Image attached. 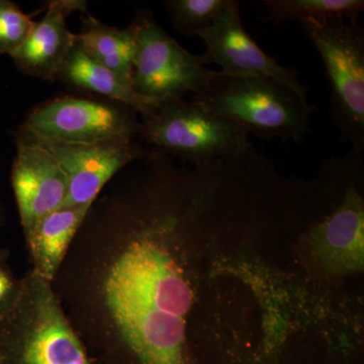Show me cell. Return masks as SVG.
Instances as JSON below:
<instances>
[{"label":"cell","instance_id":"obj_1","mask_svg":"<svg viewBox=\"0 0 364 364\" xmlns=\"http://www.w3.org/2000/svg\"><path fill=\"white\" fill-rule=\"evenodd\" d=\"M193 100L249 135L299 143L310 133L315 107L274 79L215 71Z\"/></svg>","mask_w":364,"mask_h":364},{"label":"cell","instance_id":"obj_2","mask_svg":"<svg viewBox=\"0 0 364 364\" xmlns=\"http://www.w3.org/2000/svg\"><path fill=\"white\" fill-rule=\"evenodd\" d=\"M107 308L141 364H191L186 353V317L191 287H105Z\"/></svg>","mask_w":364,"mask_h":364},{"label":"cell","instance_id":"obj_3","mask_svg":"<svg viewBox=\"0 0 364 364\" xmlns=\"http://www.w3.org/2000/svg\"><path fill=\"white\" fill-rule=\"evenodd\" d=\"M139 135L155 152L212 166L250 147L249 134L210 112L196 100L163 102L150 116L142 117Z\"/></svg>","mask_w":364,"mask_h":364},{"label":"cell","instance_id":"obj_4","mask_svg":"<svg viewBox=\"0 0 364 364\" xmlns=\"http://www.w3.org/2000/svg\"><path fill=\"white\" fill-rule=\"evenodd\" d=\"M304 32L324 62L330 117L343 142L364 152V30L358 20L306 23Z\"/></svg>","mask_w":364,"mask_h":364},{"label":"cell","instance_id":"obj_5","mask_svg":"<svg viewBox=\"0 0 364 364\" xmlns=\"http://www.w3.org/2000/svg\"><path fill=\"white\" fill-rule=\"evenodd\" d=\"M41 280L33 304L18 294L0 321V364H90L56 299Z\"/></svg>","mask_w":364,"mask_h":364},{"label":"cell","instance_id":"obj_6","mask_svg":"<svg viewBox=\"0 0 364 364\" xmlns=\"http://www.w3.org/2000/svg\"><path fill=\"white\" fill-rule=\"evenodd\" d=\"M136 52L132 87L138 95L161 104L203 90L215 71L202 57L186 51L158 25L150 11L136 14Z\"/></svg>","mask_w":364,"mask_h":364},{"label":"cell","instance_id":"obj_7","mask_svg":"<svg viewBox=\"0 0 364 364\" xmlns=\"http://www.w3.org/2000/svg\"><path fill=\"white\" fill-rule=\"evenodd\" d=\"M136 114L112 100L65 95L38 105L18 132L69 144L133 140L141 127Z\"/></svg>","mask_w":364,"mask_h":364},{"label":"cell","instance_id":"obj_8","mask_svg":"<svg viewBox=\"0 0 364 364\" xmlns=\"http://www.w3.org/2000/svg\"><path fill=\"white\" fill-rule=\"evenodd\" d=\"M363 152L356 153L337 202L309 231L314 257L332 274L346 275L363 269L364 203L353 179L363 166Z\"/></svg>","mask_w":364,"mask_h":364},{"label":"cell","instance_id":"obj_9","mask_svg":"<svg viewBox=\"0 0 364 364\" xmlns=\"http://www.w3.org/2000/svg\"><path fill=\"white\" fill-rule=\"evenodd\" d=\"M205 42L203 63H214L223 72L274 79L306 98L308 90L299 82L296 69L282 66L246 32L242 23L239 2L228 0L217 18L198 36Z\"/></svg>","mask_w":364,"mask_h":364},{"label":"cell","instance_id":"obj_10","mask_svg":"<svg viewBox=\"0 0 364 364\" xmlns=\"http://www.w3.org/2000/svg\"><path fill=\"white\" fill-rule=\"evenodd\" d=\"M25 136L51 153L65 172L68 195L61 208L92 205L105 183L117 172L146 154L133 140L69 144Z\"/></svg>","mask_w":364,"mask_h":364},{"label":"cell","instance_id":"obj_11","mask_svg":"<svg viewBox=\"0 0 364 364\" xmlns=\"http://www.w3.org/2000/svg\"><path fill=\"white\" fill-rule=\"evenodd\" d=\"M16 154L11 183L26 234L65 202L68 181L51 153L21 134H16Z\"/></svg>","mask_w":364,"mask_h":364},{"label":"cell","instance_id":"obj_12","mask_svg":"<svg viewBox=\"0 0 364 364\" xmlns=\"http://www.w3.org/2000/svg\"><path fill=\"white\" fill-rule=\"evenodd\" d=\"M85 0H53L47 4L42 21H36L32 33L11 58L18 70L33 77L54 81L60 67L76 42L66 25L73 11L86 13Z\"/></svg>","mask_w":364,"mask_h":364},{"label":"cell","instance_id":"obj_13","mask_svg":"<svg viewBox=\"0 0 364 364\" xmlns=\"http://www.w3.org/2000/svg\"><path fill=\"white\" fill-rule=\"evenodd\" d=\"M55 80L72 87L95 93L105 100L127 105L141 114L150 116L160 104L138 95L114 72L90 56L76 38L75 44L60 67Z\"/></svg>","mask_w":364,"mask_h":364},{"label":"cell","instance_id":"obj_14","mask_svg":"<svg viewBox=\"0 0 364 364\" xmlns=\"http://www.w3.org/2000/svg\"><path fill=\"white\" fill-rule=\"evenodd\" d=\"M91 205L60 208L46 215L26 234L39 279L54 277L72 238Z\"/></svg>","mask_w":364,"mask_h":364},{"label":"cell","instance_id":"obj_15","mask_svg":"<svg viewBox=\"0 0 364 364\" xmlns=\"http://www.w3.org/2000/svg\"><path fill=\"white\" fill-rule=\"evenodd\" d=\"M76 38L90 56L132 86L136 52L134 21L127 28H112L88 14L83 18L82 31Z\"/></svg>","mask_w":364,"mask_h":364},{"label":"cell","instance_id":"obj_16","mask_svg":"<svg viewBox=\"0 0 364 364\" xmlns=\"http://www.w3.org/2000/svg\"><path fill=\"white\" fill-rule=\"evenodd\" d=\"M272 21H298L306 23H324L331 20H358L364 9L363 0H264Z\"/></svg>","mask_w":364,"mask_h":364},{"label":"cell","instance_id":"obj_17","mask_svg":"<svg viewBox=\"0 0 364 364\" xmlns=\"http://www.w3.org/2000/svg\"><path fill=\"white\" fill-rule=\"evenodd\" d=\"M228 0H168L165 2L176 30L186 37H198L212 26Z\"/></svg>","mask_w":364,"mask_h":364},{"label":"cell","instance_id":"obj_18","mask_svg":"<svg viewBox=\"0 0 364 364\" xmlns=\"http://www.w3.org/2000/svg\"><path fill=\"white\" fill-rule=\"evenodd\" d=\"M36 21L13 1L0 0V55L13 56L32 33Z\"/></svg>","mask_w":364,"mask_h":364},{"label":"cell","instance_id":"obj_19","mask_svg":"<svg viewBox=\"0 0 364 364\" xmlns=\"http://www.w3.org/2000/svg\"><path fill=\"white\" fill-rule=\"evenodd\" d=\"M18 296V294L14 293V280L9 272L0 265V321L11 312Z\"/></svg>","mask_w":364,"mask_h":364},{"label":"cell","instance_id":"obj_20","mask_svg":"<svg viewBox=\"0 0 364 364\" xmlns=\"http://www.w3.org/2000/svg\"><path fill=\"white\" fill-rule=\"evenodd\" d=\"M2 257H4V256H2L1 252H0V258H2Z\"/></svg>","mask_w":364,"mask_h":364}]
</instances>
